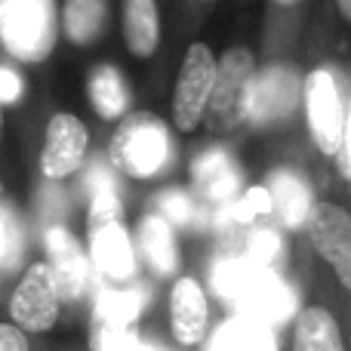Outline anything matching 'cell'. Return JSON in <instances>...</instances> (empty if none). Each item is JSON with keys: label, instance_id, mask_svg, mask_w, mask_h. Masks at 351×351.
<instances>
[{"label": "cell", "instance_id": "obj_1", "mask_svg": "<svg viewBox=\"0 0 351 351\" xmlns=\"http://www.w3.org/2000/svg\"><path fill=\"white\" fill-rule=\"evenodd\" d=\"M105 160L111 173H117L127 182H160L176 170V139L173 127L158 114V111H133L117 121L108 145H105Z\"/></svg>", "mask_w": 351, "mask_h": 351}, {"label": "cell", "instance_id": "obj_2", "mask_svg": "<svg viewBox=\"0 0 351 351\" xmlns=\"http://www.w3.org/2000/svg\"><path fill=\"white\" fill-rule=\"evenodd\" d=\"M256 74H259L256 53L250 47H243V43H234L222 56H216V77H213L210 102H206L204 111L210 133L216 136L237 133L250 121Z\"/></svg>", "mask_w": 351, "mask_h": 351}, {"label": "cell", "instance_id": "obj_3", "mask_svg": "<svg viewBox=\"0 0 351 351\" xmlns=\"http://www.w3.org/2000/svg\"><path fill=\"white\" fill-rule=\"evenodd\" d=\"M59 43L56 0H0V47L22 65H40Z\"/></svg>", "mask_w": 351, "mask_h": 351}, {"label": "cell", "instance_id": "obj_4", "mask_svg": "<svg viewBox=\"0 0 351 351\" xmlns=\"http://www.w3.org/2000/svg\"><path fill=\"white\" fill-rule=\"evenodd\" d=\"M299 105L305 114V127L315 142V148L324 158H333L342 133L351 123L346 93L339 86V77L330 65H315L305 71L302 90H299Z\"/></svg>", "mask_w": 351, "mask_h": 351}, {"label": "cell", "instance_id": "obj_5", "mask_svg": "<svg viewBox=\"0 0 351 351\" xmlns=\"http://www.w3.org/2000/svg\"><path fill=\"white\" fill-rule=\"evenodd\" d=\"M148 299L139 287H102L90 311L93 351H136L142 346V311Z\"/></svg>", "mask_w": 351, "mask_h": 351}, {"label": "cell", "instance_id": "obj_6", "mask_svg": "<svg viewBox=\"0 0 351 351\" xmlns=\"http://www.w3.org/2000/svg\"><path fill=\"white\" fill-rule=\"evenodd\" d=\"M213 77H216V53L206 40L188 43L176 71L170 99V127L179 136H191L204 123V111L210 102Z\"/></svg>", "mask_w": 351, "mask_h": 351}, {"label": "cell", "instance_id": "obj_7", "mask_svg": "<svg viewBox=\"0 0 351 351\" xmlns=\"http://www.w3.org/2000/svg\"><path fill=\"white\" fill-rule=\"evenodd\" d=\"M90 158V127L71 111H56L49 114L43 127V145L37 154V173L43 182L59 185L84 173Z\"/></svg>", "mask_w": 351, "mask_h": 351}, {"label": "cell", "instance_id": "obj_8", "mask_svg": "<svg viewBox=\"0 0 351 351\" xmlns=\"http://www.w3.org/2000/svg\"><path fill=\"white\" fill-rule=\"evenodd\" d=\"M10 324H16L22 333H49L62 317V299L56 293L53 274H49L47 262L34 259L25 265L19 274L16 287L10 293Z\"/></svg>", "mask_w": 351, "mask_h": 351}, {"label": "cell", "instance_id": "obj_9", "mask_svg": "<svg viewBox=\"0 0 351 351\" xmlns=\"http://www.w3.org/2000/svg\"><path fill=\"white\" fill-rule=\"evenodd\" d=\"M43 250H47L43 262L53 274L62 305H71V308L80 305V299H86L93 284V268L90 259H86V250L80 247V237L68 225L53 222L43 231Z\"/></svg>", "mask_w": 351, "mask_h": 351}, {"label": "cell", "instance_id": "obj_10", "mask_svg": "<svg viewBox=\"0 0 351 351\" xmlns=\"http://www.w3.org/2000/svg\"><path fill=\"white\" fill-rule=\"evenodd\" d=\"M86 259L93 274L105 280V287H130L139 274V253L127 219H108L102 225L86 228Z\"/></svg>", "mask_w": 351, "mask_h": 351}, {"label": "cell", "instance_id": "obj_11", "mask_svg": "<svg viewBox=\"0 0 351 351\" xmlns=\"http://www.w3.org/2000/svg\"><path fill=\"white\" fill-rule=\"evenodd\" d=\"M305 231L321 256V262L336 274L342 290H351V216L336 200H315L305 219Z\"/></svg>", "mask_w": 351, "mask_h": 351}, {"label": "cell", "instance_id": "obj_12", "mask_svg": "<svg viewBox=\"0 0 351 351\" xmlns=\"http://www.w3.org/2000/svg\"><path fill=\"white\" fill-rule=\"evenodd\" d=\"M167 321H170V336L179 348H197L213 330L210 296L194 274H179L170 284Z\"/></svg>", "mask_w": 351, "mask_h": 351}, {"label": "cell", "instance_id": "obj_13", "mask_svg": "<svg viewBox=\"0 0 351 351\" xmlns=\"http://www.w3.org/2000/svg\"><path fill=\"white\" fill-rule=\"evenodd\" d=\"M299 90H302V77L293 65L259 68L253 111H250L253 127H271V123L290 121V114L299 108Z\"/></svg>", "mask_w": 351, "mask_h": 351}, {"label": "cell", "instance_id": "obj_14", "mask_svg": "<svg viewBox=\"0 0 351 351\" xmlns=\"http://www.w3.org/2000/svg\"><path fill=\"white\" fill-rule=\"evenodd\" d=\"M237 315H247L253 321H262L268 327H278V324L290 321L299 311L296 293L287 284L284 278H278L274 271H259L253 278V284L247 287L241 299L234 302Z\"/></svg>", "mask_w": 351, "mask_h": 351}, {"label": "cell", "instance_id": "obj_15", "mask_svg": "<svg viewBox=\"0 0 351 351\" xmlns=\"http://www.w3.org/2000/svg\"><path fill=\"white\" fill-rule=\"evenodd\" d=\"M191 185L206 204H228L241 191V167L228 154V148H206L191 164Z\"/></svg>", "mask_w": 351, "mask_h": 351}, {"label": "cell", "instance_id": "obj_16", "mask_svg": "<svg viewBox=\"0 0 351 351\" xmlns=\"http://www.w3.org/2000/svg\"><path fill=\"white\" fill-rule=\"evenodd\" d=\"M121 37L133 59H154L164 40L158 0H121Z\"/></svg>", "mask_w": 351, "mask_h": 351}, {"label": "cell", "instance_id": "obj_17", "mask_svg": "<svg viewBox=\"0 0 351 351\" xmlns=\"http://www.w3.org/2000/svg\"><path fill=\"white\" fill-rule=\"evenodd\" d=\"M136 253H142V259L152 265V271L158 278H173L179 271V241H176V228L164 222L158 213H142L136 222Z\"/></svg>", "mask_w": 351, "mask_h": 351}, {"label": "cell", "instance_id": "obj_18", "mask_svg": "<svg viewBox=\"0 0 351 351\" xmlns=\"http://www.w3.org/2000/svg\"><path fill=\"white\" fill-rule=\"evenodd\" d=\"M290 351H346L342 324L327 305H305L293 315Z\"/></svg>", "mask_w": 351, "mask_h": 351}, {"label": "cell", "instance_id": "obj_19", "mask_svg": "<svg viewBox=\"0 0 351 351\" xmlns=\"http://www.w3.org/2000/svg\"><path fill=\"white\" fill-rule=\"evenodd\" d=\"M265 188L271 197V216H278L287 231L302 228L311 204H315V194H311L305 176H299L296 170H274Z\"/></svg>", "mask_w": 351, "mask_h": 351}, {"label": "cell", "instance_id": "obj_20", "mask_svg": "<svg viewBox=\"0 0 351 351\" xmlns=\"http://www.w3.org/2000/svg\"><path fill=\"white\" fill-rule=\"evenodd\" d=\"M204 351H280L278 330L247 315H234L206 333Z\"/></svg>", "mask_w": 351, "mask_h": 351}, {"label": "cell", "instance_id": "obj_21", "mask_svg": "<svg viewBox=\"0 0 351 351\" xmlns=\"http://www.w3.org/2000/svg\"><path fill=\"white\" fill-rule=\"evenodd\" d=\"M108 28V0H62L59 3V37L68 47H93Z\"/></svg>", "mask_w": 351, "mask_h": 351}, {"label": "cell", "instance_id": "obj_22", "mask_svg": "<svg viewBox=\"0 0 351 351\" xmlns=\"http://www.w3.org/2000/svg\"><path fill=\"white\" fill-rule=\"evenodd\" d=\"M86 99H90V108L96 111L99 121L117 123L130 111L133 90L114 65H96L86 77Z\"/></svg>", "mask_w": 351, "mask_h": 351}, {"label": "cell", "instance_id": "obj_23", "mask_svg": "<svg viewBox=\"0 0 351 351\" xmlns=\"http://www.w3.org/2000/svg\"><path fill=\"white\" fill-rule=\"evenodd\" d=\"M259 271L262 268H256L243 253H225L222 259L213 265V287H216V293L225 302L234 305L237 299L247 293V287L253 284V278Z\"/></svg>", "mask_w": 351, "mask_h": 351}, {"label": "cell", "instance_id": "obj_24", "mask_svg": "<svg viewBox=\"0 0 351 351\" xmlns=\"http://www.w3.org/2000/svg\"><path fill=\"white\" fill-rule=\"evenodd\" d=\"M152 213H158L170 228H197L204 222V210L194 200V194L185 191V188H167V191H160L154 197Z\"/></svg>", "mask_w": 351, "mask_h": 351}, {"label": "cell", "instance_id": "obj_25", "mask_svg": "<svg viewBox=\"0 0 351 351\" xmlns=\"http://www.w3.org/2000/svg\"><path fill=\"white\" fill-rule=\"evenodd\" d=\"M222 206V219L228 225H253L256 219L271 216V197H268L265 185H253L241 194V197H231Z\"/></svg>", "mask_w": 351, "mask_h": 351}, {"label": "cell", "instance_id": "obj_26", "mask_svg": "<svg viewBox=\"0 0 351 351\" xmlns=\"http://www.w3.org/2000/svg\"><path fill=\"white\" fill-rule=\"evenodd\" d=\"M243 256L262 271H274V265L284 256V237L271 228H253L247 234V253Z\"/></svg>", "mask_w": 351, "mask_h": 351}, {"label": "cell", "instance_id": "obj_27", "mask_svg": "<svg viewBox=\"0 0 351 351\" xmlns=\"http://www.w3.org/2000/svg\"><path fill=\"white\" fill-rule=\"evenodd\" d=\"M22 256L19 250V225L12 213L0 204V268H12V262Z\"/></svg>", "mask_w": 351, "mask_h": 351}, {"label": "cell", "instance_id": "obj_28", "mask_svg": "<svg viewBox=\"0 0 351 351\" xmlns=\"http://www.w3.org/2000/svg\"><path fill=\"white\" fill-rule=\"evenodd\" d=\"M25 99V80L19 71L0 65V105H19Z\"/></svg>", "mask_w": 351, "mask_h": 351}, {"label": "cell", "instance_id": "obj_29", "mask_svg": "<svg viewBox=\"0 0 351 351\" xmlns=\"http://www.w3.org/2000/svg\"><path fill=\"white\" fill-rule=\"evenodd\" d=\"M336 164V176H339V182H351V123L346 127V133H342L339 145H336L333 158H330Z\"/></svg>", "mask_w": 351, "mask_h": 351}, {"label": "cell", "instance_id": "obj_30", "mask_svg": "<svg viewBox=\"0 0 351 351\" xmlns=\"http://www.w3.org/2000/svg\"><path fill=\"white\" fill-rule=\"evenodd\" d=\"M0 351H31L28 333H22L16 324L0 321Z\"/></svg>", "mask_w": 351, "mask_h": 351}, {"label": "cell", "instance_id": "obj_31", "mask_svg": "<svg viewBox=\"0 0 351 351\" xmlns=\"http://www.w3.org/2000/svg\"><path fill=\"white\" fill-rule=\"evenodd\" d=\"M336 10H339L342 22H348L351 19V0H336Z\"/></svg>", "mask_w": 351, "mask_h": 351}, {"label": "cell", "instance_id": "obj_32", "mask_svg": "<svg viewBox=\"0 0 351 351\" xmlns=\"http://www.w3.org/2000/svg\"><path fill=\"white\" fill-rule=\"evenodd\" d=\"M302 0H271V6H280V10H293V6H299Z\"/></svg>", "mask_w": 351, "mask_h": 351}, {"label": "cell", "instance_id": "obj_33", "mask_svg": "<svg viewBox=\"0 0 351 351\" xmlns=\"http://www.w3.org/2000/svg\"><path fill=\"white\" fill-rule=\"evenodd\" d=\"M136 351H167V348H164V346H145V342H142V346L136 348Z\"/></svg>", "mask_w": 351, "mask_h": 351}, {"label": "cell", "instance_id": "obj_34", "mask_svg": "<svg viewBox=\"0 0 351 351\" xmlns=\"http://www.w3.org/2000/svg\"><path fill=\"white\" fill-rule=\"evenodd\" d=\"M0 142H3V105H0Z\"/></svg>", "mask_w": 351, "mask_h": 351}, {"label": "cell", "instance_id": "obj_35", "mask_svg": "<svg viewBox=\"0 0 351 351\" xmlns=\"http://www.w3.org/2000/svg\"><path fill=\"white\" fill-rule=\"evenodd\" d=\"M3 191H6V188H3V179H0V200H3Z\"/></svg>", "mask_w": 351, "mask_h": 351}, {"label": "cell", "instance_id": "obj_36", "mask_svg": "<svg viewBox=\"0 0 351 351\" xmlns=\"http://www.w3.org/2000/svg\"><path fill=\"white\" fill-rule=\"evenodd\" d=\"M243 3H259V0H243Z\"/></svg>", "mask_w": 351, "mask_h": 351}, {"label": "cell", "instance_id": "obj_37", "mask_svg": "<svg viewBox=\"0 0 351 351\" xmlns=\"http://www.w3.org/2000/svg\"><path fill=\"white\" fill-rule=\"evenodd\" d=\"M200 3H216V0H200Z\"/></svg>", "mask_w": 351, "mask_h": 351}]
</instances>
